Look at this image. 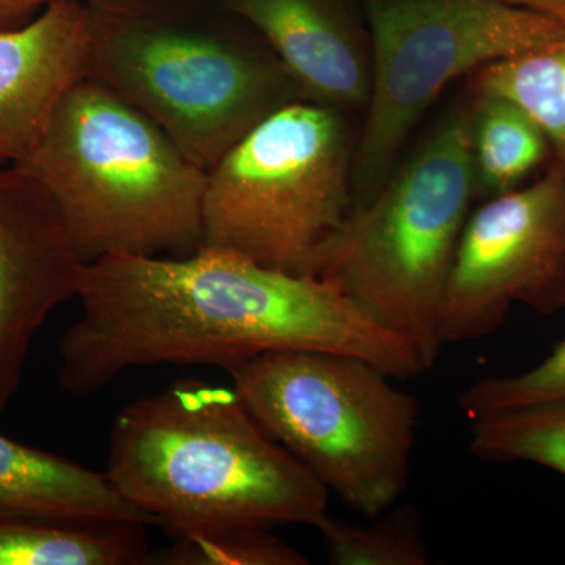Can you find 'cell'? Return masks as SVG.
Wrapping results in <instances>:
<instances>
[{"label":"cell","instance_id":"obj_1","mask_svg":"<svg viewBox=\"0 0 565 565\" xmlns=\"http://www.w3.org/2000/svg\"><path fill=\"white\" fill-rule=\"evenodd\" d=\"M81 315L61 337V385L84 396L134 367L232 371L263 353L359 356L393 379L427 373L414 345L332 282L270 269L221 248L185 256L111 255L88 263Z\"/></svg>","mask_w":565,"mask_h":565},{"label":"cell","instance_id":"obj_2","mask_svg":"<svg viewBox=\"0 0 565 565\" xmlns=\"http://www.w3.org/2000/svg\"><path fill=\"white\" fill-rule=\"evenodd\" d=\"M104 473L122 500L178 535L318 525L330 492L263 429L233 386L182 379L125 405Z\"/></svg>","mask_w":565,"mask_h":565},{"label":"cell","instance_id":"obj_3","mask_svg":"<svg viewBox=\"0 0 565 565\" xmlns=\"http://www.w3.org/2000/svg\"><path fill=\"white\" fill-rule=\"evenodd\" d=\"M87 76L158 122L203 170L305 99L266 41L221 0H87Z\"/></svg>","mask_w":565,"mask_h":565},{"label":"cell","instance_id":"obj_4","mask_svg":"<svg viewBox=\"0 0 565 565\" xmlns=\"http://www.w3.org/2000/svg\"><path fill=\"white\" fill-rule=\"evenodd\" d=\"M14 166L50 192L87 264L202 248L206 170L95 77L71 85Z\"/></svg>","mask_w":565,"mask_h":565},{"label":"cell","instance_id":"obj_5","mask_svg":"<svg viewBox=\"0 0 565 565\" xmlns=\"http://www.w3.org/2000/svg\"><path fill=\"white\" fill-rule=\"evenodd\" d=\"M473 109L446 111L366 206L352 211L316 277L405 338L427 371L440 359L441 307L476 195Z\"/></svg>","mask_w":565,"mask_h":565},{"label":"cell","instance_id":"obj_6","mask_svg":"<svg viewBox=\"0 0 565 565\" xmlns=\"http://www.w3.org/2000/svg\"><path fill=\"white\" fill-rule=\"evenodd\" d=\"M270 437L364 519L397 503L412 473L419 404L345 353L275 351L230 371Z\"/></svg>","mask_w":565,"mask_h":565},{"label":"cell","instance_id":"obj_7","mask_svg":"<svg viewBox=\"0 0 565 565\" xmlns=\"http://www.w3.org/2000/svg\"><path fill=\"white\" fill-rule=\"evenodd\" d=\"M352 145L333 107L299 99L267 115L207 170L202 247L316 277L352 212Z\"/></svg>","mask_w":565,"mask_h":565},{"label":"cell","instance_id":"obj_8","mask_svg":"<svg viewBox=\"0 0 565 565\" xmlns=\"http://www.w3.org/2000/svg\"><path fill=\"white\" fill-rule=\"evenodd\" d=\"M373 85L353 152L352 211L394 172L437 96L460 76L564 39L565 22L500 0H362Z\"/></svg>","mask_w":565,"mask_h":565},{"label":"cell","instance_id":"obj_9","mask_svg":"<svg viewBox=\"0 0 565 565\" xmlns=\"http://www.w3.org/2000/svg\"><path fill=\"white\" fill-rule=\"evenodd\" d=\"M514 303L544 316L565 308V173L555 163L468 217L441 307L445 344L497 332Z\"/></svg>","mask_w":565,"mask_h":565},{"label":"cell","instance_id":"obj_10","mask_svg":"<svg viewBox=\"0 0 565 565\" xmlns=\"http://www.w3.org/2000/svg\"><path fill=\"white\" fill-rule=\"evenodd\" d=\"M85 266L50 192L17 166L0 169V415L20 390L33 338L77 297Z\"/></svg>","mask_w":565,"mask_h":565},{"label":"cell","instance_id":"obj_11","mask_svg":"<svg viewBox=\"0 0 565 565\" xmlns=\"http://www.w3.org/2000/svg\"><path fill=\"white\" fill-rule=\"evenodd\" d=\"M266 41L305 99L348 111L367 106L373 57L351 0H221Z\"/></svg>","mask_w":565,"mask_h":565},{"label":"cell","instance_id":"obj_12","mask_svg":"<svg viewBox=\"0 0 565 565\" xmlns=\"http://www.w3.org/2000/svg\"><path fill=\"white\" fill-rule=\"evenodd\" d=\"M87 0L55 3L0 32V169L32 150L62 96L87 76Z\"/></svg>","mask_w":565,"mask_h":565},{"label":"cell","instance_id":"obj_13","mask_svg":"<svg viewBox=\"0 0 565 565\" xmlns=\"http://www.w3.org/2000/svg\"><path fill=\"white\" fill-rule=\"evenodd\" d=\"M0 514L62 522L152 525L122 500L104 471L92 470L0 434Z\"/></svg>","mask_w":565,"mask_h":565},{"label":"cell","instance_id":"obj_14","mask_svg":"<svg viewBox=\"0 0 565 565\" xmlns=\"http://www.w3.org/2000/svg\"><path fill=\"white\" fill-rule=\"evenodd\" d=\"M145 526L0 514V565L150 564Z\"/></svg>","mask_w":565,"mask_h":565},{"label":"cell","instance_id":"obj_15","mask_svg":"<svg viewBox=\"0 0 565 565\" xmlns=\"http://www.w3.org/2000/svg\"><path fill=\"white\" fill-rule=\"evenodd\" d=\"M476 193L487 199L519 189L550 150L541 126L503 96L471 95Z\"/></svg>","mask_w":565,"mask_h":565},{"label":"cell","instance_id":"obj_16","mask_svg":"<svg viewBox=\"0 0 565 565\" xmlns=\"http://www.w3.org/2000/svg\"><path fill=\"white\" fill-rule=\"evenodd\" d=\"M470 95L503 96L534 118L565 173V36L470 74Z\"/></svg>","mask_w":565,"mask_h":565},{"label":"cell","instance_id":"obj_17","mask_svg":"<svg viewBox=\"0 0 565 565\" xmlns=\"http://www.w3.org/2000/svg\"><path fill=\"white\" fill-rule=\"evenodd\" d=\"M470 451L486 462H531L565 476V397L470 419Z\"/></svg>","mask_w":565,"mask_h":565},{"label":"cell","instance_id":"obj_18","mask_svg":"<svg viewBox=\"0 0 565 565\" xmlns=\"http://www.w3.org/2000/svg\"><path fill=\"white\" fill-rule=\"evenodd\" d=\"M323 550L334 565H427L429 550L423 522L412 504L390 508L364 525L327 514L316 525Z\"/></svg>","mask_w":565,"mask_h":565},{"label":"cell","instance_id":"obj_19","mask_svg":"<svg viewBox=\"0 0 565 565\" xmlns=\"http://www.w3.org/2000/svg\"><path fill=\"white\" fill-rule=\"evenodd\" d=\"M150 564L307 565L308 557L264 527H223L178 535Z\"/></svg>","mask_w":565,"mask_h":565},{"label":"cell","instance_id":"obj_20","mask_svg":"<svg viewBox=\"0 0 565 565\" xmlns=\"http://www.w3.org/2000/svg\"><path fill=\"white\" fill-rule=\"evenodd\" d=\"M565 397V340L541 363L515 375H486L459 396V408L468 419L505 408Z\"/></svg>","mask_w":565,"mask_h":565},{"label":"cell","instance_id":"obj_21","mask_svg":"<svg viewBox=\"0 0 565 565\" xmlns=\"http://www.w3.org/2000/svg\"><path fill=\"white\" fill-rule=\"evenodd\" d=\"M68 0H0V32L24 28L55 3Z\"/></svg>","mask_w":565,"mask_h":565},{"label":"cell","instance_id":"obj_22","mask_svg":"<svg viewBox=\"0 0 565 565\" xmlns=\"http://www.w3.org/2000/svg\"><path fill=\"white\" fill-rule=\"evenodd\" d=\"M500 2L565 22V0H500Z\"/></svg>","mask_w":565,"mask_h":565}]
</instances>
